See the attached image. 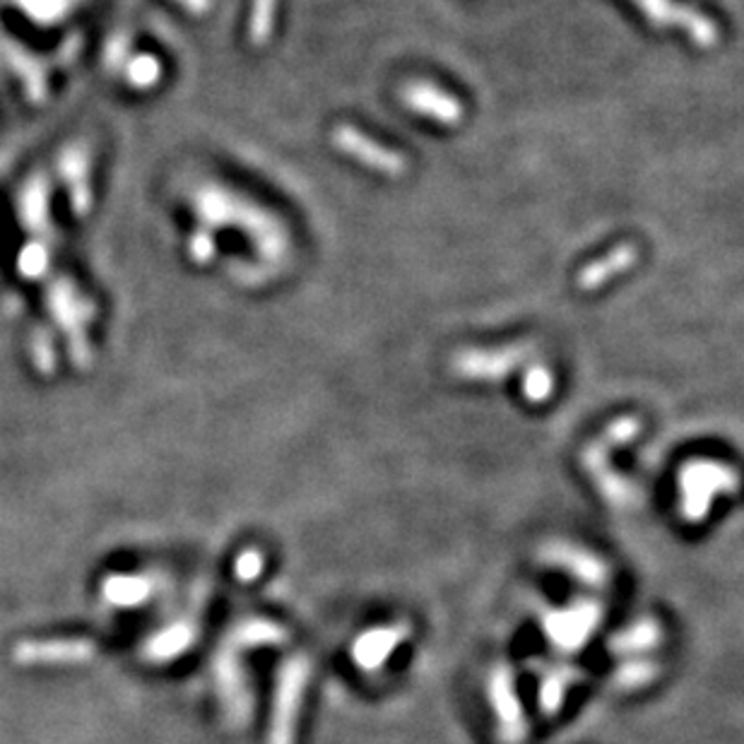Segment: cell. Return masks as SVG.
Returning <instances> with one entry per match:
<instances>
[{
  "mask_svg": "<svg viewBox=\"0 0 744 744\" xmlns=\"http://www.w3.org/2000/svg\"><path fill=\"white\" fill-rule=\"evenodd\" d=\"M677 485H680V514L684 524L699 526L707 520L715 496L735 494L742 479L737 470L730 467L727 463L697 459L682 465Z\"/></svg>",
  "mask_w": 744,
  "mask_h": 744,
  "instance_id": "1",
  "label": "cell"
},
{
  "mask_svg": "<svg viewBox=\"0 0 744 744\" xmlns=\"http://www.w3.org/2000/svg\"><path fill=\"white\" fill-rule=\"evenodd\" d=\"M306 682H309V660L306 658L292 656L280 665L268 744H294L299 709H302Z\"/></svg>",
  "mask_w": 744,
  "mask_h": 744,
  "instance_id": "2",
  "label": "cell"
},
{
  "mask_svg": "<svg viewBox=\"0 0 744 744\" xmlns=\"http://www.w3.org/2000/svg\"><path fill=\"white\" fill-rule=\"evenodd\" d=\"M600 619H603V605L595 600H579L576 605L564 610H547L542 629L557 650L573 653L589 641Z\"/></svg>",
  "mask_w": 744,
  "mask_h": 744,
  "instance_id": "3",
  "label": "cell"
},
{
  "mask_svg": "<svg viewBox=\"0 0 744 744\" xmlns=\"http://www.w3.org/2000/svg\"><path fill=\"white\" fill-rule=\"evenodd\" d=\"M489 701L496 718V735L502 744H524L528 737V723L516 694L514 675L506 665L494 668L489 677Z\"/></svg>",
  "mask_w": 744,
  "mask_h": 744,
  "instance_id": "4",
  "label": "cell"
},
{
  "mask_svg": "<svg viewBox=\"0 0 744 744\" xmlns=\"http://www.w3.org/2000/svg\"><path fill=\"white\" fill-rule=\"evenodd\" d=\"M410 624L408 622H393L386 626H374V629L364 632L355 638L352 644V660L359 670L364 672H374L378 668H384L386 660L393 656V650L408 641L410 636Z\"/></svg>",
  "mask_w": 744,
  "mask_h": 744,
  "instance_id": "5",
  "label": "cell"
},
{
  "mask_svg": "<svg viewBox=\"0 0 744 744\" xmlns=\"http://www.w3.org/2000/svg\"><path fill=\"white\" fill-rule=\"evenodd\" d=\"M542 559L550 561L552 567L571 573V579L589 585L593 591L605 589L610 583V567L603 559L591 554L589 550H581L576 544L569 542H552L542 550Z\"/></svg>",
  "mask_w": 744,
  "mask_h": 744,
  "instance_id": "6",
  "label": "cell"
},
{
  "mask_svg": "<svg viewBox=\"0 0 744 744\" xmlns=\"http://www.w3.org/2000/svg\"><path fill=\"white\" fill-rule=\"evenodd\" d=\"M400 99L408 109L414 114L427 116L436 123L443 126H455L463 121V104L449 95L446 89L436 87L434 83H422V80H412L402 87Z\"/></svg>",
  "mask_w": 744,
  "mask_h": 744,
  "instance_id": "7",
  "label": "cell"
},
{
  "mask_svg": "<svg viewBox=\"0 0 744 744\" xmlns=\"http://www.w3.org/2000/svg\"><path fill=\"white\" fill-rule=\"evenodd\" d=\"M528 347H506L496 352L470 349L453 359V371L463 378L494 381V378H502L508 371H514L528 357Z\"/></svg>",
  "mask_w": 744,
  "mask_h": 744,
  "instance_id": "8",
  "label": "cell"
},
{
  "mask_svg": "<svg viewBox=\"0 0 744 744\" xmlns=\"http://www.w3.org/2000/svg\"><path fill=\"white\" fill-rule=\"evenodd\" d=\"M95 644L87 638H54V641H20L12 648V660L34 662H83L95 656Z\"/></svg>",
  "mask_w": 744,
  "mask_h": 744,
  "instance_id": "9",
  "label": "cell"
},
{
  "mask_svg": "<svg viewBox=\"0 0 744 744\" xmlns=\"http://www.w3.org/2000/svg\"><path fill=\"white\" fill-rule=\"evenodd\" d=\"M636 3L641 6L648 20L658 24H677V28H682L694 36V42L701 46H713L718 42L715 24L694 10L672 6L670 0H636Z\"/></svg>",
  "mask_w": 744,
  "mask_h": 744,
  "instance_id": "10",
  "label": "cell"
},
{
  "mask_svg": "<svg viewBox=\"0 0 744 744\" xmlns=\"http://www.w3.org/2000/svg\"><path fill=\"white\" fill-rule=\"evenodd\" d=\"M335 142L341 148H345L352 157H357L359 162L376 169V172H381V174L402 176L405 169H408V160H405L400 152H393V150H388L384 145H378V142L357 133L355 128L337 130Z\"/></svg>",
  "mask_w": 744,
  "mask_h": 744,
  "instance_id": "11",
  "label": "cell"
},
{
  "mask_svg": "<svg viewBox=\"0 0 744 744\" xmlns=\"http://www.w3.org/2000/svg\"><path fill=\"white\" fill-rule=\"evenodd\" d=\"M636 260H638V248L634 244H622L615 248V251H610L605 258H600L585 270H581L576 282L583 292L600 290L605 282L629 270Z\"/></svg>",
  "mask_w": 744,
  "mask_h": 744,
  "instance_id": "12",
  "label": "cell"
},
{
  "mask_svg": "<svg viewBox=\"0 0 744 744\" xmlns=\"http://www.w3.org/2000/svg\"><path fill=\"white\" fill-rule=\"evenodd\" d=\"M195 636H198V629L188 622H176L166 629L157 632L150 641L142 648V656L152 662H166L179 658L181 653L193 646Z\"/></svg>",
  "mask_w": 744,
  "mask_h": 744,
  "instance_id": "13",
  "label": "cell"
},
{
  "mask_svg": "<svg viewBox=\"0 0 744 744\" xmlns=\"http://www.w3.org/2000/svg\"><path fill=\"white\" fill-rule=\"evenodd\" d=\"M154 581L148 576H126V573H114L101 583V595L107 603L116 607H136L152 595Z\"/></svg>",
  "mask_w": 744,
  "mask_h": 744,
  "instance_id": "14",
  "label": "cell"
},
{
  "mask_svg": "<svg viewBox=\"0 0 744 744\" xmlns=\"http://www.w3.org/2000/svg\"><path fill=\"white\" fill-rule=\"evenodd\" d=\"M662 641L660 626L653 619H644L634 624L632 629L617 634L610 641V648H615L622 656H634V653H648Z\"/></svg>",
  "mask_w": 744,
  "mask_h": 744,
  "instance_id": "15",
  "label": "cell"
},
{
  "mask_svg": "<svg viewBox=\"0 0 744 744\" xmlns=\"http://www.w3.org/2000/svg\"><path fill=\"white\" fill-rule=\"evenodd\" d=\"M573 668H552L540 680V707L547 715L559 713L561 703L567 699V689L579 680Z\"/></svg>",
  "mask_w": 744,
  "mask_h": 744,
  "instance_id": "16",
  "label": "cell"
},
{
  "mask_svg": "<svg viewBox=\"0 0 744 744\" xmlns=\"http://www.w3.org/2000/svg\"><path fill=\"white\" fill-rule=\"evenodd\" d=\"M554 390V376L552 371L538 364V367H530L526 378H524V396L530 402H542L552 396Z\"/></svg>",
  "mask_w": 744,
  "mask_h": 744,
  "instance_id": "17",
  "label": "cell"
},
{
  "mask_svg": "<svg viewBox=\"0 0 744 744\" xmlns=\"http://www.w3.org/2000/svg\"><path fill=\"white\" fill-rule=\"evenodd\" d=\"M658 665L656 662H629L624 665V668L617 670V684L624 689H638V687H646L648 682H653L658 677Z\"/></svg>",
  "mask_w": 744,
  "mask_h": 744,
  "instance_id": "18",
  "label": "cell"
},
{
  "mask_svg": "<svg viewBox=\"0 0 744 744\" xmlns=\"http://www.w3.org/2000/svg\"><path fill=\"white\" fill-rule=\"evenodd\" d=\"M263 554L258 550H246L239 554L237 564H234V573H237L239 581H256L260 576V571H263Z\"/></svg>",
  "mask_w": 744,
  "mask_h": 744,
  "instance_id": "19",
  "label": "cell"
}]
</instances>
